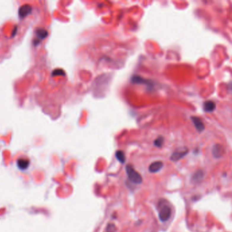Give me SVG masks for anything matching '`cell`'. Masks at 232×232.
<instances>
[{"label":"cell","mask_w":232,"mask_h":232,"mask_svg":"<svg viewBox=\"0 0 232 232\" xmlns=\"http://www.w3.org/2000/svg\"><path fill=\"white\" fill-rule=\"evenodd\" d=\"M158 210H159V218L161 222H166L171 217V206L165 199H161L159 201Z\"/></svg>","instance_id":"6da1fadb"},{"label":"cell","mask_w":232,"mask_h":232,"mask_svg":"<svg viewBox=\"0 0 232 232\" xmlns=\"http://www.w3.org/2000/svg\"><path fill=\"white\" fill-rule=\"evenodd\" d=\"M126 173H127L128 179L131 182L139 185L142 182V177L140 174L138 173L135 169L132 167V165L128 164L125 167Z\"/></svg>","instance_id":"7a4b0ae2"},{"label":"cell","mask_w":232,"mask_h":232,"mask_svg":"<svg viewBox=\"0 0 232 232\" xmlns=\"http://www.w3.org/2000/svg\"><path fill=\"white\" fill-rule=\"evenodd\" d=\"M189 153V149L186 147H181L178 148L172 154L170 157V160L172 161H177L182 159L183 157Z\"/></svg>","instance_id":"3957f363"},{"label":"cell","mask_w":232,"mask_h":232,"mask_svg":"<svg viewBox=\"0 0 232 232\" xmlns=\"http://www.w3.org/2000/svg\"><path fill=\"white\" fill-rule=\"evenodd\" d=\"M131 81L134 84H144L149 87H153V82H151V80L144 79V78L140 76H133L132 79H131Z\"/></svg>","instance_id":"277c9868"},{"label":"cell","mask_w":232,"mask_h":232,"mask_svg":"<svg viewBox=\"0 0 232 232\" xmlns=\"http://www.w3.org/2000/svg\"><path fill=\"white\" fill-rule=\"evenodd\" d=\"M191 121L193 123V125L196 127V129L197 130L198 132H202L205 129V126H204V123L202 122L201 120L199 117L197 116H191Z\"/></svg>","instance_id":"5b68a950"},{"label":"cell","mask_w":232,"mask_h":232,"mask_svg":"<svg viewBox=\"0 0 232 232\" xmlns=\"http://www.w3.org/2000/svg\"><path fill=\"white\" fill-rule=\"evenodd\" d=\"M32 10V8L29 4H25V5L22 6L19 8L18 11V15H19L20 18H25L27 17L29 14H30Z\"/></svg>","instance_id":"8992f818"},{"label":"cell","mask_w":232,"mask_h":232,"mask_svg":"<svg viewBox=\"0 0 232 232\" xmlns=\"http://www.w3.org/2000/svg\"><path fill=\"white\" fill-rule=\"evenodd\" d=\"M163 165H164V164H163V162L160 161H155L149 165L148 171L151 172V173H155V172H157L162 168Z\"/></svg>","instance_id":"52a82bcc"},{"label":"cell","mask_w":232,"mask_h":232,"mask_svg":"<svg viewBox=\"0 0 232 232\" xmlns=\"http://www.w3.org/2000/svg\"><path fill=\"white\" fill-rule=\"evenodd\" d=\"M224 153V149L220 144H215L212 148V154L215 158L221 157Z\"/></svg>","instance_id":"ba28073f"},{"label":"cell","mask_w":232,"mask_h":232,"mask_svg":"<svg viewBox=\"0 0 232 232\" xmlns=\"http://www.w3.org/2000/svg\"><path fill=\"white\" fill-rule=\"evenodd\" d=\"M216 108V104L211 100L206 101L203 104V109L206 112H212Z\"/></svg>","instance_id":"9c48e42d"},{"label":"cell","mask_w":232,"mask_h":232,"mask_svg":"<svg viewBox=\"0 0 232 232\" xmlns=\"http://www.w3.org/2000/svg\"><path fill=\"white\" fill-rule=\"evenodd\" d=\"M29 164H30V162L28 159L21 158V159H19L17 161V167L20 170H25L29 167Z\"/></svg>","instance_id":"30bf717a"},{"label":"cell","mask_w":232,"mask_h":232,"mask_svg":"<svg viewBox=\"0 0 232 232\" xmlns=\"http://www.w3.org/2000/svg\"><path fill=\"white\" fill-rule=\"evenodd\" d=\"M115 156L117 160L120 163H121V164H124V163L125 162L126 157L125 153H124V152H123L122 151H117L115 153Z\"/></svg>","instance_id":"8fae6325"},{"label":"cell","mask_w":232,"mask_h":232,"mask_svg":"<svg viewBox=\"0 0 232 232\" xmlns=\"http://www.w3.org/2000/svg\"><path fill=\"white\" fill-rule=\"evenodd\" d=\"M36 34L38 38L42 40V39H44L47 37L48 31L44 29H38V30L36 31Z\"/></svg>","instance_id":"7c38bea8"},{"label":"cell","mask_w":232,"mask_h":232,"mask_svg":"<svg viewBox=\"0 0 232 232\" xmlns=\"http://www.w3.org/2000/svg\"><path fill=\"white\" fill-rule=\"evenodd\" d=\"M204 176V172L202 170H198L193 174L192 178L194 180L198 181V180H200L201 178H203Z\"/></svg>","instance_id":"4fadbf2b"},{"label":"cell","mask_w":232,"mask_h":232,"mask_svg":"<svg viewBox=\"0 0 232 232\" xmlns=\"http://www.w3.org/2000/svg\"><path fill=\"white\" fill-rule=\"evenodd\" d=\"M165 139L163 136H159L157 139L154 141V144L155 146L158 147V148H161L163 146V144L164 143Z\"/></svg>","instance_id":"5bb4252c"},{"label":"cell","mask_w":232,"mask_h":232,"mask_svg":"<svg viewBox=\"0 0 232 232\" xmlns=\"http://www.w3.org/2000/svg\"><path fill=\"white\" fill-rule=\"evenodd\" d=\"M116 227L115 225L112 223H108L106 227L105 232H115L116 231Z\"/></svg>","instance_id":"9a60e30c"}]
</instances>
